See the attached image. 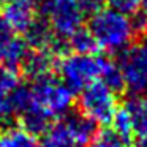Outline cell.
Masks as SVG:
<instances>
[{
	"instance_id": "6da1fadb",
	"label": "cell",
	"mask_w": 147,
	"mask_h": 147,
	"mask_svg": "<svg viewBox=\"0 0 147 147\" xmlns=\"http://www.w3.org/2000/svg\"><path fill=\"white\" fill-rule=\"evenodd\" d=\"M86 29L93 36L96 48L109 54L123 52L133 43V35L136 32L130 16L109 7L93 11Z\"/></svg>"
},
{
	"instance_id": "7a4b0ae2",
	"label": "cell",
	"mask_w": 147,
	"mask_h": 147,
	"mask_svg": "<svg viewBox=\"0 0 147 147\" xmlns=\"http://www.w3.org/2000/svg\"><path fill=\"white\" fill-rule=\"evenodd\" d=\"M106 57L98 54H81V52H68L57 62L59 79L70 87L73 92H81L84 87L95 82L101 76Z\"/></svg>"
},
{
	"instance_id": "3957f363",
	"label": "cell",
	"mask_w": 147,
	"mask_h": 147,
	"mask_svg": "<svg viewBox=\"0 0 147 147\" xmlns=\"http://www.w3.org/2000/svg\"><path fill=\"white\" fill-rule=\"evenodd\" d=\"M119 68L123 78L125 90L133 98L147 95V32L131 43L119 57Z\"/></svg>"
},
{
	"instance_id": "277c9868",
	"label": "cell",
	"mask_w": 147,
	"mask_h": 147,
	"mask_svg": "<svg viewBox=\"0 0 147 147\" xmlns=\"http://www.w3.org/2000/svg\"><path fill=\"white\" fill-rule=\"evenodd\" d=\"M29 90L32 101L48 111L54 119L63 117L73 106L74 92L52 74L33 79L29 84Z\"/></svg>"
},
{
	"instance_id": "5b68a950",
	"label": "cell",
	"mask_w": 147,
	"mask_h": 147,
	"mask_svg": "<svg viewBox=\"0 0 147 147\" xmlns=\"http://www.w3.org/2000/svg\"><path fill=\"white\" fill-rule=\"evenodd\" d=\"M79 109L95 123L108 125L119 109L117 92L98 79L81 90Z\"/></svg>"
},
{
	"instance_id": "8992f818",
	"label": "cell",
	"mask_w": 147,
	"mask_h": 147,
	"mask_svg": "<svg viewBox=\"0 0 147 147\" xmlns=\"http://www.w3.org/2000/svg\"><path fill=\"white\" fill-rule=\"evenodd\" d=\"M41 10L46 13V21L54 36L65 43L82 27L84 13L74 0H48Z\"/></svg>"
},
{
	"instance_id": "52a82bcc",
	"label": "cell",
	"mask_w": 147,
	"mask_h": 147,
	"mask_svg": "<svg viewBox=\"0 0 147 147\" xmlns=\"http://www.w3.org/2000/svg\"><path fill=\"white\" fill-rule=\"evenodd\" d=\"M36 0H5L2 3V16L14 33H26L38 19Z\"/></svg>"
},
{
	"instance_id": "ba28073f",
	"label": "cell",
	"mask_w": 147,
	"mask_h": 147,
	"mask_svg": "<svg viewBox=\"0 0 147 147\" xmlns=\"http://www.w3.org/2000/svg\"><path fill=\"white\" fill-rule=\"evenodd\" d=\"M57 52L54 49H32L30 48L26 60H24L21 70L30 78V79H38V78L52 74L54 67H57Z\"/></svg>"
},
{
	"instance_id": "9c48e42d",
	"label": "cell",
	"mask_w": 147,
	"mask_h": 147,
	"mask_svg": "<svg viewBox=\"0 0 147 147\" xmlns=\"http://www.w3.org/2000/svg\"><path fill=\"white\" fill-rule=\"evenodd\" d=\"M19 84L18 71L7 67H0V122L14 117L13 93Z\"/></svg>"
},
{
	"instance_id": "30bf717a",
	"label": "cell",
	"mask_w": 147,
	"mask_h": 147,
	"mask_svg": "<svg viewBox=\"0 0 147 147\" xmlns=\"http://www.w3.org/2000/svg\"><path fill=\"white\" fill-rule=\"evenodd\" d=\"M18 117H19V120H21V127L26 131H29V133L35 134V136L43 134L52 123H54V122H52L54 117H52L48 111H45V109L40 108L38 105H35V103L32 101V98H30L29 106H27Z\"/></svg>"
},
{
	"instance_id": "8fae6325",
	"label": "cell",
	"mask_w": 147,
	"mask_h": 147,
	"mask_svg": "<svg viewBox=\"0 0 147 147\" xmlns=\"http://www.w3.org/2000/svg\"><path fill=\"white\" fill-rule=\"evenodd\" d=\"M63 120V123L67 125V128L71 131L74 138L79 141L82 146L92 142V139L95 138V134L98 133L96 125L92 119H89L86 114L82 112H67L63 117H60Z\"/></svg>"
},
{
	"instance_id": "7c38bea8",
	"label": "cell",
	"mask_w": 147,
	"mask_h": 147,
	"mask_svg": "<svg viewBox=\"0 0 147 147\" xmlns=\"http://www.w3.org/2000/svg\"><path fill=\"white\" fill-rule=\"evenodd\" d=\"M40 147H87V146H82L71 134V131L67 128L63 120L59 119L41 134Z\"/></svg>"
},
{
	"instance_id": "4fadbf2b",
	"label": "cell",
	"mask_w": 147,
	"mask_h": 147,
	"mask_svg": "<svg viewBox=\"0 0 147 147\" xmlns=\"http://www.w3.org/2000/svg\"><path fill=\"white\" fill-rule=\"evenodd\" d=\"M30 51V46L24 38L14 36L3 49H2V57H3V67L11 68V70L18 71V68L22 67L24 60H26L27 54Z\"/></svg>"
},
{
	"instance_id": "5bb4252c",
	"label": "cell",
	"mask_w": 147,
	"mask_h": 147,
	"mask_svg": "<svg viewBox=\"0 0 147 147\" xmlns=\"http://www.w3.org/2000/svg\"><path fill=\"white\" fill-rule=\"evenodd\" d=\"M0 147H40V141L22 127H7L0 133Z\"/></svg>"
},
{
	"instance_id": "9a60e30c",
	"label": "cell",
	"mask_w": 147,
	"mask_h": 147,
	"mask_svg": "<svg viewBox=\"0 0 147 147\" xmlns=\"http://www.w3.org/2000/svg\"><path fill=\"white\" fill-rule=\"evenodd\" d=\"M125 108L128 109L133 120V133L138 136V139H147V109L144 106L142 96L141 98L131 96Z\"/></svg>"
},
{
	"instance_id": "2e32d148",
	"label": "cell",
	"mask_w": 147,
	"mask_h": 147,
	"mask_svg": "<svg viewBox=\"0 0 147 147\" xmlns=\"http://www.w3.org/2000/svg\"><path fill=\"white\" fill-rule=\"evenodd\" d=\"M67 46L71 52H81V54H95V51L98 49L93 36L86 27H81L79 30H76L67 40Z\"/></svg>"
},
{
	"instance_id": "e0dca14e",
	"label": "cell",
	"mask_w": 147,
	"mask_h": 147,
	"mask_svg": "<svg viewBox=\"0 0 147 147\" xmlns=\"http://www.w3.org/2000/svg\"><path fill=\"white\" fill-rule=\"evenodd\" d=\"M90 147H131V142L117 134L112 128L100 130L90 142Z\"/></svg>"
},
{
	"instance_id": "ac0fdd59",
	"label": "cell",
	"mask_w": 147,
	"mask_h": 147,
	"mask_svg": "<svg viewBox=\"0 0 147 147\" xmlns=\"http://www.w3.org/2000/svg\"><path fill=\"white\" fill-rule=\"evenodd\" d=\"M100 81L105 82L106 86L111 87V89L117 93L122 92V90H125V84H123V78H122L120 68H119L117 63L108 60V59H106V63H105V67H103Z\"/></svg>"
},
{
	"instance_id": "d6986e66",
	"label": "cell",
	"mask_w": 147,
	"mask_h": 147,
	"mask_svg": "<svg viewBox=\"0 0 147 147\" xmlns=\"http://www.w3.org/2000/svg\"><path fill=\"white\" fill-rule=\"evenodd\" d=\"M112 130L115 131L117 134H120L123 139L130 141L131 142V138H133V120H131V115L128 112V109L125 108H119L117 112L114 114L112 117Z\"/></svg>"
},
{
	"instance_id": "ffe728a7",
	"label": "cell",
	"mask_w": 147,
	"mask_h": 147,
	"mask_svg": "<svg viewBox=\"0 0 147 147\" xmlns=\"http://www.w3.org/2000/svg\"><path fill=\"white\" fill-rule=\"evenodd\" d=\"M106 3L109 8L120 11L127 16H134L141 8V0H106Z\"/></svg>"
},
{
	"instance_id": "44dd1931",
	"label": "cell",
	"mask_w": 147,
	"mask_h": 147,
	"mask_svg": "<svg viewBox=\"0 0 147 147\" xmlns=\"http://www.w3.org/2000/svg\"><path fill=\"white\" fill-rule=\"evenodd\" d=\"M14 36L16 35H14L13 29L8 26V22L3 19V16L0 14V49H3Z\"/></svg>"
},
{
	"instance_id": "7402d4cb",
	"label": "cell",
	"mask_w": 147,
	"mask_h": 147,
	"mask_svg": "<svg viewBox=\"0 0 147 147\" xmlns=\"http://www.w3.org/2000/svg\"><path fill=\"white\" fill-rule=\"evenodd\" d=\"M78 3V7L82 10V13H89L92 14L93 11L100 10V8H103V3H105L106 0H74Z\"/></svg>"
},
{
	"instance_id": "603a6c76",
	"label": "cell",
	"mask_w": 147,
	"mask_h": 147,
	"mask_svg": "<svg viewBox=\"0 0 147 147\" xmlns=\"http://www.w3.org/2000/svg\"><path fill=\"white\" fill-rule=\"evenodd\" d=\"M134 147H147V139H138Z\"/></svg>"
},
{
	"instance_id": "cb8c5ba5",
	"label": "cell",
	"mask_w": 147,
	"mask_h": 147,
	"mask_svg": "<svg viewBox=\"0 0 147 147\" xmlns=\"http://www.w3.org/2000/svg\"><path fill=\"white\" fill-rule=\"evenodd\" d=\"M141 5H142L144 11H146V13H147V0H141Z\"/></svg>"
},
{
	"instance_id": "d4e9b609",
	"label": "cell",
	"mask_w": 147,
	"mask_h": 147,
	"mask_svg": "<svg viewBox=\"0 0 147 147\" xmlns=\"http://www.w3.org/2000/svg\"><path fill=\"white\" fill-rule=\"evenodd\" d=\"M142 101H144V106H146V109H147V95L142 96Z\"/></svg>"
},
{
	"instance_id": "484cf974",
	"label": "cell",
	"mask_w": 147,
	"mask_h": 147,
	"mask_svg": "<svg viewBox=\"0 0 147 147\" xmlns=\"http://www.w3.org/2000/svg\"><path fill=\"white\" fill-rule=\"evenodd\" d=\"M2 62H3V57H2V49H0V67H2Z\"/></svg>"
},
{
	"instance_id": "4316f807",
	"label": "cell",
	"mask_w": 147,
	"mask_h": 147,
	"mask_svg": "<svg viewBox=\"0 0 147 147\" xmlns=\"http://www.w3.org/2000/svg\"><path fill=\"white\" fill-rule=\"evenodd\" d=\"M3 2H5V0H0V3H3Z\"/></svg>"
}]
</instances>
